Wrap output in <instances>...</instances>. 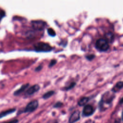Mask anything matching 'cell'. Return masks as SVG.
<instances>
[{"label": "cell", "mask_w": 123, "mask_h": 123, "mask_svg": "<svg viewBox=\"0 0 123 123\" xmlns=\"http://www.w3.org/2000/svg\"><path fill=\"white\" fill-rule=\"evenodd\" d=\"M123 87V81H119L112 88V91L114 92H116L119 91Z\"/></svg>", "instance_id": "obj_11"}, {"label": "cell", "mask_w": 123, "mask_h": 123, "mask_svg": "<svg viewBox=\"0 0 123 123\" xmlns=\"http://www.w3.org/2000/svg\"><path fill=\"white\" fill-rule=\"evenodd\" d=\"M114 96L112 94H111L109 92L105 93L101 98V103H106V104H110Z\"/></svg>", "instance_id": "obj_5"}, {"label": "cell", "mask_w": 123, "mask_h": 123, "mask_svg": "<svg viewBox=\"0 0 123 123\" xmlns=\"http://www.w3.org/2000/svg\"><path fill=\"white\" fill-rule=\"evenodd\" d=\"M19 122V121L18 119H13L11 120L8 121L3 122L2 123H18Z\"/></svg>", "instance_id": "obj_16"}, {"label": "cell", "mask_w": 123, "mask_h": 123, "mask_svg": "<svg viewBox=\"0 0 123 123\" xmlns=\"http://www.w3.org/2000/svg\"><path fill=\"white\" fill-rule=\"evenodd\" d=\"M29 86V84H26L22 85V86L19 89H18V90H17L14 92L13 95L15 96H17L19 95L22 92H23Z\"/></svg>", "instance_id": "obj_10"}, {"label": "cell", "mask_w": 123, "mask_h": 123, "mask_svg": "<svg viewBox=\"0 0 123 123\" xmlns=\"http://www.w3.org/2000/svg\"><path fill=\"white\" fill-rule=\"evenodd\" d=\"M106 39H105L108 42H112L114 38V34L111 32H109L105 34Z\"/></svg>", "instance_id": "obj_12"}, {"label": "cell", "mask_w": 123, "mask_h": 123, "mask_svg": "<svg viewBox=\"0 0 123 123\" xmlns=\"http://www.w3.org/2000/svg\"><path fill=\"white\" fill-rule=\"evenodd\" d=\"M80 119V112L78 111H76L72 113L69 119L70 123H74Z\"/></svg>", "instance_id": "obj_8"}, {"label": "cell", "mask_w": 123, "mask_h": 123, "mask_svg": "<svg viewBox=\"0 0 123 123\" xmlns=\"http://www.w3.org/2000/svg\"><path fill=\"white\" fill-rule=\"evenodd\" d=\"M120 103H123V98H122L121 99V100H120Z\"/></svg>", "instance_id": "obj_24"}, {"label": "cell", "mask_w": 123, "mask_h": 123, "mask_svg": "<svg viewBox=\"0 0 123 123\" xmlns=\"http://www.w3.org/2000/svg\"><path fill=\"white\" fill-rule=\"evenodd\" d=\"M122 120L123 121V111H122Z\"/></svg>", "instance_id": "obj_25"}, {"label": "cell", "mask_w": 123, "mask_h": 123, "mask_svg": "<svg viewBox=\"0 0 123 123\" xmlns=\"http://www.w3.org/2000/svg\"><path fill=\"white\" fill-rule=\"evenodd\" d=\"M56 63V60H51L49 64V67H52L53 66L55 63Z\"/></svg>", "instance_id": "obj_20"}, {"label": "cell", "mask_w": 123, "mask_h": 123, "mask_svg": "<svg viewBox=\"0 0 123 123\" xmlns=\"http://www.w3.org/2000/svg\"><path fill=\"white\" fill-rule=\"evenodd\" d=\"M89 100V98L88 97H83L81 99H79V100L78 102V104L79 106H82L84 105H85Z\"/></svg>", "instance_id": "obj_13"}, {"label": "cell", "mask_w": 123, "mask_h": 123, "mask_svg": "<svg viewBox=\"0 0 123 123\" xmlns=\"http://www.w3.org/2000/svg\"><path fill=\"white\" fill-rule=\"evenodd\" d=\"M62 105V103L61 102H58L56 103H55V104L53 106V107L54 108H59L61 107Z\"/></svg>", "instance_id": "obj_18"}, {"label": "cell", "mask_w": 123, "mask_h": 123, "mask_svg": "<svg viewBox=\"0 0 123 123\" xmlns=\"http://www.w3.org/2000/svg\"><path fill=\"white\" fill-rule=\"evenodd\" d=\"M47 123H55L54 121H49Z\"/></svg>", "instance_id": "obj_23"}, {"label": "cell", "mask_w": 123, "mask_h": 123, "mask_svg": "<svg viewBox=\"0 0 123 123\" xmlns=\"http://www.w3.org/2000/svg\"><path fill=\"white\" fill-rule=\"evenodd\" d=\"M96 48L100 51H106L109 48L108 42L104 38L98 39L95 44Z\"/></svg>", "instance_id": "obj_3"}, {"label": "cell", "mask_w": 123, "mask_h": 123, "mask_svg": "<svg viewBox=\"0 0 123 123\" xmlns=\"http://www.w3.org/2000/svg\"><path fill=\"white\" fill-rule=\"evenodd\" d=\"M38 106V102L37 100H33L29 102L23 110H19L17 113V115H20L23 113H30L34 111L37 108Z\"/></svg>", "instance_id": "obj_1"}, {"label": "cell", "mask_w": 123, "mask_h": 123, "mask_svg": "<svg viewBox=\"0 0 123 123\" xmlns=\"http://www.w3.org/2000/svg\"><path fill=\"white\" fill-rule=\"evenodd\" d=\"M40 88V86L38 85H35L32 86H31L30 87H29L25 92V95L26 96H31L33 94H34L35 93L37 92L38 90H39Z\"/></svg>", "instance_id": "obj_6"}, {"label": "cell", "mask_w": 123, "mask_h": 123, "mask_svg": "<svg viewBox=\"0 0 123 123\" xmlns=\"http://www.w3.org/2000/svg\"><path fill=\"white\" fill-rule=\"evenodd\" d=\"M35 49L37 52H48L52 50V48L48 43L39 42L34 45Z\"/></svg>", "instance_id": "obj_2"}, {"label": "cell", "mask_w": 123, "mask_h": 123, "mask_svg": "<svg viewBox=\"0 0 123 123\" xmlns=\"http://www.w3.org/2000/svg\"><path fill=\"white\" fill-rule=\"evenodd\" d=\"M47 31H48V33L49 34V35L50 36L54 37L56 35V33H55V31L51 28H49L47 30Z\"/></svg>", "instance_id": "obj_15"}, {"label": "cell", "mask_w": 123, "mask_h": 123, "mask_svg": "<svg viewBox=\"0 0 123 123\" xmlns=\"http://www.w3.org/2000/svg\"><path fill=\"white\" fill-rule=\"evenodd\" d=\"M75 85V82H72L71 83L69 86H67L66 87H64V89L66 90H69L70 89H71L72 88H73L74 86Z\"/></svg>", "instance_id": "obj_17"}, {"label": "cell", "mask_w": 123, "mask_h": 123, "mask_svg": "<svg viewBox=\"0 0 123 123\" xmlns=\"http://www.w3.org/2000/svg\"><path fill=\"white\" fill-rule=\"evenodd\" d=\"M95 57V55L93 54H89L86 56V58H87L88 60H92Z\"/></svg>", "instance_id": "obj_19"}, {"label": "cell", "mask_w": 123, "mask_h": 123, "mask_svg": "<svg viewBox=\"0 0 123 123\" xmlns=\"http://www.w3.org/2000/svg\"><path fill=\"white\" fill-rule=\"evenodd\" d=\"M16 109L15 108H11L8 109L7 110L2 111L0 112V119L3 118V117H6V116L10 115L14 113L16 111Z\"/></svg>", "instance_id": "obj_9"}, {"label": "cell", "mask_w": 123, "mask_h": 123, "mask_svg": "<svg viewBox=\"0 0 123 123\" xmlns=\"http://www.w3.org/2000/svg\"><path fill=\"white\" fill-rule=\"evenodd\" d=\"M94 112V109L92 106L90 105H86L83 110V115L84 116H89Z\"/></svg>", "instance_id": "obj_7"}, {"label": "cell", "mask_w": 123, "mask_h": 123, "mask_svg": "<svg viewBox=\"0 0 123 123\" xmlns=\"http://www.w3.org/2000/svg\"><path fill=\"white\" fill-rule=\"evenodd\" d=\"M42 65H39V66H38L37 67H36V69H35V71H37V72L39 71H40V70L42 69Z\"/></svg>", "instance_id": "obj_22"}, {"label": "cell", "mask_w": 123, "mask_h": 123, "mask_svg": "<svg viewBox=\"0 0 123 123\" xmlns=\"http://www.w3.org/2000/svg\"><path fill=\"white\" fill-rule=\"evenodd\" d=\"M33 28L37 30H42L45 26V23L41 20H35L31 22Z\"/></svg>", "instance_id": "obj_4"}, {"label": "cell", "mask_w": 123, "mask_h": 123, "mask_svg": "<svg viewBox=\"0 0 123 123\" xmlns=\"http://www.w3.org/2000/svg\"><path fill=\"white\" fill-rule=\"evenodd\" d=\"M54 93V91H49L47 92L46 93H45L42 96V98L44 99H48L51 96H52Z\"/></svg>", "instance_id": "obj_14"}, {"label": "cell", "mask_w": 123, "mask_h": 123, "mask_svg": "<svg viewBox=\"0 0 123 123\" xmlns=\"http://www.w3.org/2000/svg\"><path fill=\"white\" fill-rule=\"evenodd\" d=\"M5 16V12L3 11H0V20Z\"/></svg>", "instance_id": "obj_21"}]
</instances>
